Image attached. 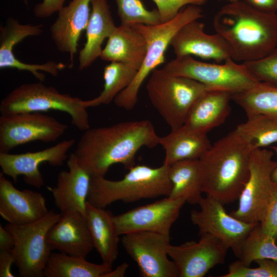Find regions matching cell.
<instances>
[{
  "instance_id": "ffe728a7",
  "label": "cell",
  "mask_w": 277,
  "mask_h": 277,
  "mask_svg": "<svg viewBox=\"0 0 277 277\" xmlns=\"http://www.w3.org/2000/svg\"><path fill=\"white\" fill-rule=\"evenodd\" d=\"M47 241L52 250L75 256L86 258L94 248L86 216L76 211L61 213Z\"/></svg>"
},
{
  "instance_id": "277c9868",
  "label": "cell",
  "mask_w": 277,
  "mask_h": 277,
  "mask_svg": "<svg viewBox=\"0 0 277 277\" xmlns=\"http://www.w3.org/2000/svg\"><path fill=\"white\" fill-rule=\"evenodd\" d=\"M169 169V166L164 164L156 168L134 165L120 180L91 177L87 202L105 208L116 201L132 203L142 199L168 196L172 189Z\"/></svg>"
},
{
  "instance_id": "7c38bea8",
  "label": "cell",
  "mask_w": 277,
  "mask_h": 277,
  "mask_svg": "<svg viewBox=\"0 0 277 277\" xmlns=\"http://www.w3.org/2000/svg\"><path fill=\"white\" fill-rule=\"evenodd\" d=\"M170 241V235L149 231L127 233L122 239L125 251L137 264L141 276L179 277L168 255Z\"/></svg>"
},
{
  "instance_id": "cb8c5ba5",
  "label": "cell",
  "mask_w": 277,
  "mask_h": 277,
  "mask_svg": "<svg viewBox=\"0 0 277 277\" xmlns=\"http://www.w3.org/2000/svg\"><path fill=\"white\" fill-rule=\"evenodd\" d=\"M147 52L144 37L132 26L121 25L108 38L100 57L105 61L121 62L138 70Z\"/></svg>"
},
{
  "instance_id": "ac0fdd59",
  "label": "cell",
  "mask_w": 277,
  "mask_h": 277,
  "mask_svg": "<svg viewBox=\"0 0 277 277\" xmlns=\"http://www.w3.org/2000/svg\"><path fill=\"white\" fill-rule=\"evenodd\" d=\"M46 199L37 191L16 188L0 174V215L8 223L25 225L35 222L48 212Z\"/></svg>"
},
{
  "instance_id": "1f68e13d",
  "label": "cell",
  "mask_w": 277,
  "mask_h": 277,
  "mask_svg": "<svg viewBox=\"0 0 277 277\" xmlns=\"http://www.w3.org/2000/svg\"><path fill=\"white\" fill-rule=\"evenodd\" d=\"M236 130L251 142L253 148H264L277 142V121L262 114L247 116Z\"/></svg>"
},
{
  "instance_id": "484cf974",
  "label": "cell",
  "mask_w": 277,
  "mask_h": 277,
  "mask_svg": "<svg viewBox=\"0 0 277 277\" xmlns=\"http://www.w3.org/2000/svg\"><path fill=\"white\" fill-rule=\"evenodd\" d=\"M159 145L165 150L163 164L166 166L180 161L199 159L212 145L206 133L184 125L160 137Z\"/></svg>"
},
{
  "instance_id": "e575fe53",
  "label": "cell",
  "mask_w": 277,
  "mask_h": 277,
  "mask_svg": "<svg viewBox=\"0 0 277 277\" xmlns=\"http://www.w3.org/2000/svg\"><path fill=\"white\" fill-rule=\"evenodd\" d=\"M256 268L244 265L238 260L231 263L228 272L222 277H277V261L270 259L256 260Z\"/></svg>"
},
{
  "instance_id": "8d00e7d4",
  "label": "cell",
  "mask_w": 277,
  "mask_h": 277,
  "mask_svg": "<svg viewBox=\"0 0 277 277\" xmlns=\"http://www.w3.org/2000/svg\"><path fill=\"white\" fill-rule=\"evenodd\" d=\"M259 224L263 231L277 241V184L275 183L264 217Z\"/></svg>"
},
{
  "instance_id": "8992f818",
  "label": "cell",
  "mask_w": 277,
  "mask_h": 277,
  "mask_svg": "<svg viewBox=\"0 0 277 277\" xmlns=\"http://www.w3.org/2000/svg\"><path fill=\"white\" fill-rule=\"evenodd\" d=\"M50 110L69 114L71 124L81 131L90 128L83 100L61 93L55 88L47 86L42 82L21 85L9 93L0 104V112L3 116Z\"/></svg>"
},
{
  "instance_id": "7402d4cb",
  "label": "cell",
  "mask_w": 277,
  "mask_h": 277,
  "mask_svg": "<svg viewBox=\"0 0 277 277\" xmlns=\"http://www.w3.org/2000/svg\"><path fill=\"white\" fill-rule=\"evenodd\" d=\"M91 11L86 28V42L78 56V68L84 70L100 56L102 45L117 27L112 18L107 0H91Z\"/></svg>"
},
{
  "instance_id": "f35d334b",
  "label": "cell",
  "mask_w": 277,
  "mask_h": 277,
  "mask_svg": "<svg viewBox=\"0 0 277 277\" xmlns=\"http://www.w3.org/2000/svg\"><path fill=\"white\" fill-rule=\"evenodd\" d=\"M15 263L11 251H0V277H14L11 266Z\"/></svg>"
},
{
  "instance_id": "2e32d148",
  "label": "cell",
  "mask_w": 277,
  "mask_h": 277,
  "mask_svg": "<svg viewBox=\"0 0 277 277\" xmlns=\"http://www.w3.org/2000/svg\"><path fill=\"white\" fill-rule=\"evenodd\" d=\"M75 142L74 138L64 140L45 149L21 154L0 152V166L2 172L10 176L14 183L23 175L25 182L40 188L45 185L39 167L44 163L53 166L63 165L68 158L67 152Z\"/></svg>"
},
{
  "instance_id": "f6af8a7d",
  "label": "cell",
  "mask_w": 277,
  "mask_h": 277,
  "mask_svg": "<svg viewBox=\"0 0 277 277\" xmlns=\"http://www.w3.org/2000/svg\"><path fill=\"white\" fill-rule=\"evenodd\" d=\"M226 1H227L229 2V3H230V2H236V1H239V0H226Z\"/></svg>"
},
{
  "instance_id": "74e56055",
  "label": "cell",
  "mask_w": 277,
  "mask_h": 277,
  "mask_svg": "<svg viewBox=\"0 0 277 277\" xmlns=\"http://www.w3.org/2000/svg\"><path fill=\"white\" fill-rule=\"evenodd\" d=\"M67 0H43L33 8L34 15L39 18L48 17L59 12L64 6Z\"/></svg>"
},
{
  "instance_id": "e0dca14e",
  "label": "cell",
  "mask_w": 277,
  "mask_h": 277,
  "mask_svg": "<svg viewBox=\"0 0 277 277\" xmlns=\"http://www.w3.org/2000/svg\"><path fill=\"white\" fill-rule=\"evenodd\" d=\"M204 29V23L193 20L176 32L170 44L176 57L195 55L213 60L217 63L231 58L230 47L223 37L217 33L207 34Z\"/></svg>"
},
{
  "instance_id": "d4e9b609",
  "label": "cell",
  "mask_w": 277,
  "mask_h": 277,
  "mask_svg": "<svg viewBox=\"0 0 277 277\" xmlns=\"http://www.w3.org/2000/svg\"><path fill=\"white\" fill-rule=\"evenodd\" d=\"M86 218L94 248L103 263L112 267L118 255L120 241L111 212L87 202Z\"/></svg>"
},
{
  "instance_id": "9a60e30c",
  "label": "cell",
  "mask_w": 277,
  "mask_h": 277,
  "mask_svg": "<svg viewBox=\"0 0 277 277\" xmlns=\"http://www.w3.org/2000/svg\"><path fill=\"white\" fill-rule=\"evenodd\" d=\"M185 203L184 199L166 196L155 202L113 215L117 232L119 235L139 231L170 235L171 228Z\"/></svg>"
},
{
  "instance_id": "4316f807",
  "label": "cell",
  "mask_w": 277,
  "mask_h": 277,
  "mask_svg": "<svg viewBox=\"0 0 277 277\" xmlns=\"http://www.w3.org/2000/svg\"><path fill=\"white\" fill-rule=\"evenodd\" d=\"M169 166L172 189L168 196L184 199L190 204H199L203 192L198 159L180 161Z\"/></svg>"
},
{
  "instance_id": "ab89813d",
  "label": "cell",
  "mask_w": 277,
  "mask_h": 277,
  "mask_svg": "<svg viewBox=\"0 0 277 277\" xmlns=\"http://www.w3.org/2000/svg\"><path fill=\"white\" fill-rule=\"evenodd\" d=\"M253 9L263 13H276L277 0H241Z\"/></svg>"
},
{
  "instance_id": "ba28073f",
  "label": "cell",
  "mask_w": 277,
  "mask_h": 277,
  "mask_svg": "<svg viewBox=\"0 0 277 277\" xmlns=\"http://www.w3.org/2000/svg\"><path fill=\"white\" fill-rule=\"evenodd\" d=\"M163 69L171 74L199 82L208 90L224 91L232 94L246 91L260 82L242 63L238 64L231 58L223 64H211L185 55L176 57Z\"/></svg>"
},
{
  "instance_id": "83f0119b",
  "label": "cell",
  "mask_w": 277,
  "mask_h": 277,
  "mask_svg": "<svg viewBox=\"0 0 277 277\" xmlns=\"http://www.w3.org/2000/svg\"><path fill=\"white\" fill-rule=\"evenodd\" d=\"M112 267L87 261L85 258L51 253L44 270L46 277H105Z\"/></svg>"
},
{
  "instance_id": "ee69618b",
  "label": "cell",
  "mask_w": 277,
  "mask_h": 277,
  "mask_svg": "<svg viewBox=\"0 0 277 277\" xmlns=\"http://www.w3.org/2000/svg\"><path fill=\"white\" fill-rule=\"evenodd\" d=\"M24 3V4L26 5V6H28V4H29V0H22Z\"/></svg>"
},
{
  "instance_id": "6da1fadb",
  "label": "cell",
  "mask_w": 277,
  "mask_h": 277,
  "mask_svg": "<svg viewBox=\"0 0 277 277\" xmlns=\"http://www.w3.org/2000/svg\"><path fill=\"white\" fill-rule=\"evenodd\" d=\"M160 138L149 120L123 122L86 130L74 153L91 177H105L114 164L127 169L134 166L137 151L143 147H155Z\"/></svg>"
},
{
  "instance_id": "836d02e7",
  "label": "cell",
  "mask_w": 277,
  "mask_h": 277,
  "mask_svg": "<svg viewBox=\"0 0 277 277\" xmlns=\"http://www.w3.org/2000/svg\"><path fill=\"white\" fill-rule=\"evenodd\" d=\"M242 63L258 81L277 87V47L260 59Z\"/></svg>"
},
{
  "instance_id": "4fadbf2b",
  "label": "cell",
  "mask_w": 277,
  "mask_h": 277,
  "mask_svg": "<svg viewBox=\"0 0 277 277\" xmlns=\"http://www.w3.org/2000/svg\"><path fill=\"white\" fill-rule=\"evenodd\" d=\"M199 205L200 209L191 211L190 219L198 228L199 235L208 233L216 237L236 256L242 243L257 224L245 223L228 214L224 204L211 196L202 197Z\"/></svg>"
},
{
  "instance_id": "d6986e66",
  "label": "cell",
  "mask_w": 277,
  "mask_h": 277,
  "mask_svg": "<svg viewBox=\"0 0 277 277\" xmlns=\"http://www.w3.org/2000/svg\"><path fill=\"white\" fill-rule=\"evenodd\" d=\"M69 170L60 171L56 186L48 187L61 213L76 211L85 215L91 176L79 164L75 153L67 162Z\"/></svg>"
},
{
  "instance_id": "5bb4252c",
  "label": "cell",
  "mask_w": 277,
  "mask_h": 277,
  "mask_svg": "<svg viewBox=\"0 0 277 277\" xmlns=\"http://www.w3.org/2000/svg\"><path fill=\"white\" fill-rule=\"evenodd\" d=\"M199 241H188L167 248L168 255L175 264L179 277H203L215 266L224 263L229 247L208 233Z\"/></svg>"
},
{
  "instance_id": "4dcf8cb0",
  "label": "cell",
  "mask_w": 277,
  "mask_h": 277,
  "mask_svg": "<svg viewBox=\"0 0 277 277\" xmlns=\"http://www.w3.org/2000/svg\"><path fill=\"white\" fill-rule=\"evenodd\" d=\"M236 257L247 266L256 260L270 259L277 261V242L271 235L256 225L242 243Z\"/></svg>"
},
{
  "instance_id": "b9f144b4",
  "label": "cell",
  "mask_w": 277,
  "mask_h": 277,
  "mask_svg": "<svg viewBox=\"0 0 277 277\" xmlns=\"http://www.w3.org/2000/svg\"><path fill=\"white\" fill-rule=\"evenodd\" d=\"M128 268V264L125 262L118 266L114 270L112 269L106 274L105 277H123L124 276Z\"/></svg>"
},
{
  "instance_id": "d6a6232c",
  "label": "cell",
  "mask_w": 277,
  "mask_h": 277,
  "mask_svg": "<svg viewBox=\"0 0 277 277\" xmlns=\"http://www.w3.org/2000/svg\"><path fill=\"white\" fill-rule=\"evenodd\" d=\"M121 25L133 26L137 24L155 25L162 23L156 9H147L141 0H115Z\"/></svg>"
},
{
  "instance_id": "d590c367",
  "label": "cell",
  "mask_w": 277,
  "mask_h": 277,
  "mask_svg": "<svg viewBox=\"0 0 277 277\" xmlns=\"http://www.w3.org/2000/svg\"><path fill=\"white\" fill-rule=\"evenodd\" d=\"M160 14L162 23L174 18L181 9L188 5L201 6L208 0H153Z\"/></svg>"
},
{
  "instance_id": "7a4b0ae2",
  "label": "cell",
  "mask_w": 277,
  "mask_h": 277,
  "mask_svg": "<svg viewBox=\"0 0 277 277\" xmlns=\"http://www.w3.org/2000/svg\"><path fill=\"white\" fill-rule=\"evenodd\" d=\"M213 26L229 45L234 61L260 59L277 47L276 14L260 12L241 0L221 7Z\"/></svg>"
},
{
  "instance_id": "8fae6325",
  "label": "cell",
  "mask_w": 277,
  "mask_h": 277,
  "mask_svg": "<svg viewBox=\"0 0 277 277\" xmlns=\"http://www.w3.org/2000/svg\"><path fill=\"white\" fill-rule=\"evenodd\" d=\"M68 128L53 117L41 112H25L0 117V152L30 142L56 141Z\"/></svg>"
},
{
  "instance_id": "44dd1931",
  "label": "cell",
  "mask_w": 277,
  "mask_h": 277,
  "mask_svg": "<svg viewBox=\"0 0 277 277\" xmlns=\"http://www.w3.org/2000/svg\"><path fill=\"white\" fill-rule=\"evenodd\" d=\"M91 0H72L58 12L55 22L50 28L51 37L56 49L68 53L73 64L78 42L86 29L90 16Z\"/></svg>"
},
{
  "instance_id": "603a6c76",
  "label": "cell",
  "mask_w": 277,
  "mask_h": 277,
  "mask_svg": "<svg viewBox=\"0 0 277 277\" xmlns=\"http://www.w3.org/2000/svg\"><path fill=\"white\" fill-rule=\"evenodd\" d=\"M232 94L227 91L207 90L193 105L184 125L206 134L220 126L230 114Z\"/></svg>"
},
{
  "instance_id": "bcb514c9",
  "label": "cell",
  "mask_w": 277,
  "mask_h": 277,
  "mask_svg": "<svg viewBox=\"0 0 277 277\" xmlns=\"http://www.w3.org/2000/svg\"><path fill=\"white\" fill-rule=\"evenodd\" d=\"M276 242H277V241H276Z\"/></svg>"
},
{
  "instance_id": "3957f363",
  "label": "cell",
  "mask_w": 277,
  "mask_h": 277,
  "mask_svg": "<svg viewBox=\"0 0 277 277\" xmlns=\"http://www.w3.org/2000/svg\"><path fill=\"white\" fill-rule=\"evenodd\" d=\"M253 149L236 129L211 145L198 159L203 193L223 204L239 200Z\"/></svg>"
},
{
  "instance_id": "5b68a950",
  "label": "cell",
  "mask_w": 277,
  "mask_h": 277,
  "mask_svg": "<svg viewBox=\"0 0 277 277\" xmlns=\"http://www.w3.org/2000/svg\"><path fill=\"white\" fill-rule=\"evenodd\" d=\"M203 17L200 6L188 5L172 19L155 25L137 24L132 27L144 37L147 52L132 83L114 99L115 105L131 110L138 100L140 88L149 73L165 61V52L176 32L186 24Z\"/></svg>"
},
{
  "instance_id": "60d3db41",
  "label": "cell",
  "mask_w": 277,
  "mask_h": 277,
  "mask_svg": "<svg viewBox=\"0 0 277 277\" xmlns=\"http://www.w3.org/2000/svg\"><path fill=\"white\" fill-rule=\"evenodd\" d=\"M15 245V239L13 234L0 225V251H11Z\"/></svg>"
},
{
  "instance_id": "7bdbcfd3",
  "label": "cell",
  "mask_w": 277,
  "mask_h": 277,
  "mask_svg": "<svg viewBox=\"0 0 277 277\" xmlns=\"http://www.w3.org/2000/svg\"><path fill=\"white\" fill-rule=\"evenodd\" d=\"M272 149L277 154V146L272 147ZM272 180L274 183L277 184V166L272 172Z\"/></svg>"
},
{
  "instance_id": "f546056e",
  "label": "cell",
  "mask_w": 277,
  "mask_h": 277,
  "mask_svg": "<svg viewBox=\"0 0 277 277\" xmlns=\"http://www.w3.org/2000/svg\"><path fill=\"white\" fill-rule=\"evenodd\" d=\"M137 70L121 62H111L104 69V88L100 95L90 100L84 101L86 108L110 104L116 96L133 81Z\"/></svg>"
},
{
  "instance_id": "52a82bcc",
  "label": "cell",
  "mask_w": 277,
  "mask_h": 277,
  "mask_svg": "<svg viewBox=\"0 0 277 277\" xmlns=\"http://www.w3.org/2000/svg\"><path fill=\"white\" fill-rule=\"evenodd\" d=\"M146 90L152 106L171 129L184 125L195 102L207 90L199 82L157 68L151 72Z\"/></svg>"
},
{
  "instance_id": "9c48e42d",
  "label": "cell",
  "mask_w": 277,
  "mask_h": 277,
  "mask_svg": "<svg viewBox=\"0 0 277 277\" xmlns=\"http://www.w3.org/2000/svg\"><path fill=\"white\" fill-rule=\"evenodd\" d=\"M61 216V213L49 211L33 223L21 225L8 223L5 226L15 239L11 251L19 276H44V270L52 250L47 243V234Z\"/></svg>"
},
{
  "instance_id": "30bf717a",
  "label": "cell",
  "mask_w": 277,
  "mask_h": 277,
  "mask_svg": "<svg viewBox=\"0 0 277 277\" xmlns=\"http://www.w3.org/2000/svg\"><path fill=\"white\" fill-rule=\"evenodd\" d=\"M274 151L254 148L251 152L248 180L239 197L238 208L230 214L245 223L258 224L263 220L274 183L272 174L277 166Z\"/></svg>"
},
{
  "instance_id": "f1b7e54d",
  "label": "cell",
  "mask_w": 277,
  "mask_h": 277,
  "mask_svg": "<svg viewBox=\"0 0 277 277\" xmlns=\"http://www.w3.org/2000/svg\"><path fill=\"white\" fill-rule=\"evenodd\" d=\"M232 100L247 116L262 114L277 121V87L260 82L246 91L232 94Z\"/></svg>"
}]
</instances>
